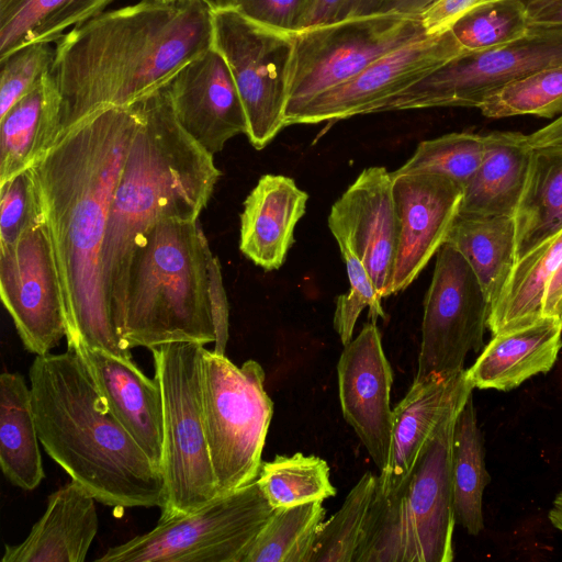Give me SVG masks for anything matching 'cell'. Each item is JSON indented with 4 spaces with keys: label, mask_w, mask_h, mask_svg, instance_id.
Returning <instances> with one entry per match:
<instances>
[{
    "label": "cell",
    "mask_w": 562,
    "mask_h": 562,
    "mask_svg": "<svg viewBox=\"0 0 562 562\" xmlns=\"http://www.w3.org/2000/svg\"><path fill=\"white\" fill-rule=\"evenodd\" d=\"M44 218L31 168L0 184V246L14 244Z\"/></svg>",
    "instance_id": "cell-41"
},
{
    "label": "cell",
    "mask_w": 562,
    "mask_h": 562,
    "mask_svg": "<svg viewBox=\"0 0 562 562\" xmlns=\"http://www.w3.org/2000/svg\"><path fill=\"white\" fill-rule=\"evenodd\" d=\"M529 29L527 4L521 0H501L469 13L450 31L465 57L514 43Z\"/></svg>",
    "instance_id": "cell-36"
},
{
    "label": "cell",
    "mask_w": 562,
    "mask_h": 562,
    "mask_svg": "<svg viewBox=\"0 0 562 562\" xmlns=\"http://www.w3.org/2000/svg\"><path fill=\"white\" fill-rule=\"evenodd\" d=\"M514 221L516 260L562 228V144L533 148Z\"/></svg>",
    "instance_id": "cell-30"
},
{
    "label": "cell",
    "mask_w": 562,
    "mask_h": 562,
    "mask_svg": "<svg viewBox=\"0 0 562 562\" xmlns=\"http://www.w3.org/2000/svg\"><path fill=\"white\" fill-rule=\"evenodd\" d=\"M435 0H394L389 8L404 12L419 14L427 5Z\"/></svg>",
    "instance_id": "cell-49"
},
{
    "label": "cell",
    "mask_w": 562,
    "mask_h": 562,
    "mask_svg": "<svg viewBox=\"0 0 562 562\" xmlns=\"http://www.w3.org/2000/svg\"><path fill=\"white\" fill-rule=\"evenodd\" d=\"M485 148V135L449 133L418 144L413 156L392 176L437 173L464 188L477 170Z\"/></svg>",
    "instance_id": "cell-38"
},
{
    "label": "cell",
    "mask_w": 562,
    "mask_h": 562,
    "mask_svg": "<svg viewBox=\"0 0 562 562\" xmlns=\"http://www.w3.org/2000/svg\"><path fill=\"white\" fill-rule=\"evenodd\" d=\"M207 273L209 297L216 334L212 351L217 355H225L229 336V307L224 289L221 263L218 258L214 256L212 251H210L207 258Z\"/></svg>",
    "instance_id": "cell-44"
},
{
    "label": "cell",
    "mask_w": 562,
    "mask_h": 562,
    "mask_svg": "<svg viewBox=\"0 0 562 562\" xmlns=\"http://www.w3.org/2000/svg\"><path fill=\"white\" fill-rule=\"evenodd\" d=\"M114 0H0V58L34 44L59 41L65 31L103 12Z\"/></svg>",
    "instance_id": "cell-31"
},
{
    "label": "cell",
    "mask_w": 562,
    "mask_h": 562,
    "mask_svg": "<svg viewBox=\"0 0 562 562\" xmlns=\"http://www.w3.org/2000/svg\"><path fill=\"white\" fill-rule=\"evenodd\" d=\"M204 345L173 341L150 349L164 408L160 519L196 510L218 496L202 407Z\"/></svg>",
    "instance_id": "cell-7"
},
{
    "label": "cell",
    "mask_w": 562,
    "mask_h": 562,
    "mask_svg": "<svg viewBox=\"0 0 562 562\" xmlns=\"http://www.w3.org/2000/svg\"><path fill=\"white\" fill-rule=\"evenodd\" d=\"M349 279V290L336 300L334 328L342 345L352 340L357 319L364 307L369 308V318L376 321L385 318L382 307V296L361 260L346 246L338 245Z\"/></svg>",
    "instance_id": "cell-39"
},
{
    "label": "cell",
    "mask_w": 562,
    "mask_h": 562,
    "mask_svg": "<svg viewBox=\"0 0 562 562\" xmlns=\"http://www.w3.org/2000/svg\"><path fill=\"white\" fill-rule=\"evenodd\" d=\"M488 300L463 255L446 241L436 254L424 300L422 342L414 379L464 370L470 351H481Z\"/></svg>",
    "instance_id": "cell-13"
},
{
    "label": "cell",
    "mask_w": 562,
    "mask_h": 562,
    "mask_svg": "<svg viewBox=\"0 0 562 562\" xmlns=\"http://www.w3.org/2000/svg\"><path fill=\"white\" fill-rule=\"evenodd\" d=\"M266 374L255 360L237 367L204 348L201 364L205 436L218 496L255 481L273 414Z\"/></svg>",
    "instance_id": "cell-8"
},
{
    "label": "cell",
    "mask_w": 562,
    "mask_h": 562,
    "mask_svg": "<svg viewBox=\"0 0 562 562\" xmlns=\"http://www.w3.org/2000/svg\"><path fill=\"white\" fill-rule=\"evenodd\" d=\"M562 65V25H530L520 40L458 58L398 93L379 112L480 108L493 91L539 70Z\"/></svg>",
    "instance_id": "cell-12"
},
{
    "label": "cell",
    "mask_w": 562,
    "mask_h": 562,
    "mask_svg": "<svg viewBox=\"0 0 562 562\" xmlns=\"http://www.w3.org/2000/svg\"><path fill=\"white\" fill-rule=\"evenodd\" d=\"M212 46L239 93L246 136L260 150L285 127L293 33L257 22L235 8L212 10Z\"/></svg>",
    "instance_id": "cell-11"
},
{
    "label": "cell",
    "mask_w": 562,
    "mask_h": 562,
    "mask_svg": "<svg viewBox=\"0 0 562 562\" xmlns=\"http://www.w3.org/2000/svg\"><path fill=\"white\" fill-rule=\"evenodd\" d=\"M77 347L85 356L112 414L147 457L161 468L164 408L158 380L145 375L134 361L127 362L100 350Z\"/></svg>",
    "instance_id": "cell-21"
},
{
    "label": "cell",
    "mask_w": 562,
    "mask_h": 562,
    "mask_svg": "<svg viewBox=\"0 0 562 562\" xmlns=\"http://www.w3.org/2000/svg\"><path fill=\"white\" fill-rule=\"evenodd\" d=\"M210 251L198 221L162 217L135 237L110 301L114 327L128 349L215 342Z\"/></svg>",
    "instance_id": "cell-5"
},
{
    "label": "cell",
    "mask_w": 562,
    "mask_h": 562,
    "mask_svg": "<svg viewBox=\"0 0 562 562\" xmlns=\"http://www.w3.org/2000/svg\"><path fill=\"white\" fill-rule=\"evenodd\" d=\"M212 34L202 0H142L71 29L57 41L50 70L60 94L55 142L94 112L167 86L212 47Z\"/></svg>",
    "instance_id": "cell-2"
},
{
    "label": "cell",
    "mask_w": 562,
    "mask_h": 562,
    "mask_svg": "<svg viewBox=\"0 0 562 562\" xmlns=\"http://www.w3.org/2000/svg\"><path fill=\"white\" fill-rule=\"evenodd\" d=\"M562 348V321L538 322L493 335L474 363L465 370L473 387L510 391L554 366Z\"/></svg>",
    "instance_id": "cell-24"
},
{
    "label": "cell",
    "mask_w": 562,
    "mask_h": 562,
    "mask_svg": "<svg viewBox=\"0 0 562 562\" xmlns=\"http://www.w3.org/2000/svg\"><path fill=\"white\" fill-rule=\"evenodd\" d=\"M542 317L562 321V261L547 282L542 301Z\"/></svg>",
    "instance_id": "cell-46"
},
{
    "label": "cell",
    "mask_w": 562,
    "mask_h": 562,
    "mask_svg": "<svg viewBox=\"0 0 562 562\" xmlns=\"http://www.w3.org/2000/svg\"><path fill=\"white\" fill-rule=\"evenodd\" d=\"M446 241L470 263L491 308L516 262L514 217L458 214Z\"/></svg>",
    "instance_id": "cell-28"
},
{
    "label": "cell",
    "mask_w": 562,
    "mask_h": 562,
    "mask_svg": "<svg viewBox=\"0 0 562 562\" xmlns=\"http://www.w3.org/2000/svg\"><path fill=\"white\" fill-rule=\"evenodd\" d=\"M461 57L451 31L425 35L380 57L350 80L317 94L289 115L285 126L378 113L389 100Z\"/></svg>",
    "instance_id": "cell-15"
},
{
    "label": "cell",
    "mask_w": 562,
    "mask_h": 562,
    "mask_svg": "<svg viewBox=\"0 0 562 562\" xmlns=\"http://www.w3.org/2000/svg\"><path fill=\"white\" fill-rule=\"evenodd\" d=\"M501 0H435L420 13L426 35H439L450 31L469 13Z\"/></svg>",
    "instance_id": "cell-43"
},
{
    "label": "cell",
    "mask_w": 562,
    "mask_h": 562,
    "mask_svg": "<svg viewBox=\"0 0 562 562\" xmlns=\"http://www.w3.org/2000/svg\"><path fill=\"white\" fill-rule=\"evenodd\" d=\"M419 14L394 8L351 11L293 33L285 119L380 57L425 36Z\"/></svg>",
    "instance_id": "cell-9"
},
{
    "label": "cell",
    "mask_w": 562,
    "mask_h": 562,
    "mask_svg": "<svg viewBox=\"0 0 562 562\" xmlns=\"http://www.w3.org/2000/svg\"><path fill=\"white\" fill-rule=\"evenodd\" d=\"M548 517L553 527L562 532V491L554 497Z\"/></svg>",
    "instance_id": "cell-50"
},
{
    "label": "cell",
    "mask_w": 562,
    "mask_h": 562,
    "mask_svg": "<svg viewBox=\"0 0 562 562\" xmlns=\"http://www.w3.org/2000/svg\"><path fill=\"white\" fill-rule=\"evenodd\" d=\"M182 128L205 150L220 153L247 132L245 110L228 67L212 46L184 65L168 83Z\"/></svg>",
    "instance_id": "cell-19"
},
{
    "label": "cell",
    "mask_w": 562,
    "mask_h": 562,
    "mask_svg": "<svg viewBox=\"0 0 562 562\" xmlns=\"http://www.w3.org/2000/svg\"><path fill=\"white\" fill-rule=\"evenodd\" d=\"M521 1L525 2L526 4H529V3L538 1V0H521Z\"/></svg>",
    "instance_id": "cell-53"
},
{
    "label": "cell",
    "mask_w": 562,
    "mask_h": 562,
    "mask_svg": "<svg viewBox=\"0 0 562 562\" xmlns=\"http://www.w3.org/2000/svg\"><path fill=\"white\" fill-rule=\"evenodd\" d=\"M308 4L310 0H239L236 9L257 22L294 33Z\"/></svg>",
    "instance_id": "cell-42"
},
{
    "label": "cell",
    "mask_w": 562,
    "mask_h": 562,
    "mask_svg": "<svg viewBox=\"0 0 562 562\" xmlns=\"http://www.w3.org/2000/svg\"><path fill=\"white\" fill-rule=\"evenodd\" d=\"M221 175L213 155L177 121L168 85L145 95L109 213L102 256L109 308L135 237L162 217L198 221Z\"/></svg>",
    "instance_id": "cell-4"
},
{
    "label": "cell",
    "mask_w": 562,
    "mask_h": 562,
    "mask_svg": "<svg viewBox=\"0 0 562 562\" xmlns=\"http://www.w3.org/2000/svg\"><path fill=\"white\" fill-rule=\"evenodd\" d=\"M273 509L257 481L203 507L159 519L150 531L109 548L99 562H243Z\"/></svg>",
    "instance_id": "cell-10"
},
{
    "label": "cell",
    "mask_w": 562,
    "mask_h": 562,
    "mask_svg": "<svg viewBox=\"0 0 562 562\" xmlns=\"http://www.w3.org/2000/svg\"><path fill=\"white\" fill-rule=\"evenodd\" d=\"M144 97L109 106L75 125L31 167L63 286L67 342L133 362L109 308L103 247L111 201Z\"/></svg>",
    "instance_id": "cell-1"
},
{
    "label": "cell",
    "mask_w": 562,
    "mask_h": 562,
    "mask_svg": "<svg viewBox=\"0 0 562 562\" xmlns=\"http://www.w3.org/2000/svg\"><path fill=\"white\" fill-rule=\"evenodd\" d=\"M60 94L49 71L0 117V184L31 168L57 136Z\"/></svg>",
    "instance_id": "cell-26"
},
{
    "label": "cell",
    "mask_w": 562,
    "mask_h": 562,
    "mask_svg": "<svg viewBox=\"0 0 562 562\" xmlns=\"http://www.w3.org/2000/svg\"><path fill=\"white\" fill-rule=\"evenodd\" d=\"M488 481L484 442L471 393L457 415L452 439L456 522L471 536L484 529L483 493Z\"/></svg>",
    "instance_id": "cell-32"
},
{
    "label": "cell",
    "mask_w": 562,
    "mask_h": 562,
    "mask_svg": "<svg viewBox=\"0 0 562 562\" xmlns=\"http://www.w3.org/2000/svg\"><path fill=\"white\" fill-rule=\"evenodd\" d=\"M54 59L49 43H34L0 58V117L42 81Z\"/></svg>",
    "instance_id": "cell-40"
},
{
    "label": "cell",
    "mask_w": 562,
    "mask_h": 562,
    "mask_svg": "<svg viewBox=\"0 0 562 562\" xmlns=\"http://www.w3.org/2000/svg\"><path fill=\"white\" fill-rule=\"evenodd\" d=\"M337 374L342 416L381 473L387 467L392 441L393 373L374 321L345 345Z\"/></svg>",
    "instance_id": "cell-17"
},
{
    "label": "cell",
    "mask_w": 562,
    "mask_h": 562,
    "mask_svg": "<svg viewBox=\"0 0 562 562\" xmlns=\"http://www.w3.org/2000/svg\"><path fill=\"white\" fill-rule=\"evenodd\" d=\"M204 1L211 10H223V9H233L237 8L239 0H202Z\"/></svg>",
    "instance_id": "cell-51"
},
{
    "label": "cell",
    "mask_w": 562,
    "mask_h": 562,
    "mask_svg": "<svg viewBox=\"0 0 562 562\" xmlns=\"http://www.w3.org/2000/svg\"><path fill=\"white\" fill-rule=\"evenodd\" d=\"M528 138L533 148L562 144V115L528 135Z\"/></svg>",
    "instance_id": "cell-48"
},
{
    "label": "cell",
    "mask_w": 562,
    "mask_h": 562,
    "mask_svg": "<svg viewBox=\"0 0 562 562\" xmlns=\"http://www.w3.org/2000/svg\"><path fill=\"white\" fill-rule=\"evenodd\" d=\"M473 389L465 369L414 379L393 408L390 459L378 476L376 494L387 496L398 490L439 423L454 406L464 403Z\"/></svg>",
    "instance_id": "cell-20"
},
{
    "label": "cell",
    "mask_w": 562,
    "mask_h": 562,
    "mask_svg": "<svg viewBox=\"0 0 562 562\" xmlns=\"http://www.w3.org/2000/svg\"><path fill=\"white\" fill-rule=\"evenodd\" d=\"M464 403L442 418L398 490L375 493L355 562L453 560L452 439Z\"/></svg>",
    "instance_id": "cell-6"
},
{
    "label": "cell",
    "mask_w": 562,
    "mask_h": 562,
    "mask_svg": "<svg viewBox=\"0 0 562 562\" xmlns=\"http://www.w3.org/2000/svg\"><path fill=\"white\" fill-rule=\"evenodd\" d=\"M378 1H379V2H380V4L382 5V8H381V9H386V8H389V7L392 4V2H393L394 0H378Z\"/></svg>",
    "instance_id": "cell-52"
},
{
    "label": "cell",
    "mask_w": 562,
    "mask_h": 562,
    "mask_svg": "<svg viewBox=\"0 0 562 562\" xmlns=\"http://www.w3.org/2000/svg\"><path fill=\"white\" fill-rule=\"evenodd\" d=\"M325 515L321 501L277 509L243 562H310Z\"/></svg>",
    "instance_id": "cell-33"
},
{
    "label": "cell",
    "mask_w": 562,
    "mask_h": 562,
    "mask_svg": "<svg viewBox=\"0 0 562 562\" xmlns=\"http://www.w3.org/2000/svg\"><path fill=\"white\" fill-rule=\"evenodd\" d=\"M328 227L337 244L361 260L379 294L386 297L400 235L391 172L380 166L362 170L333 204Z\"/></svg>",
    "instance_id": "cell-16"
},
{
    "label": "cell",
    "mask_w": 562,
    "mask_h": 562,
    "mask_svg": "<svg viewBox=\"0 0 562 562\" xmlns=\"http://www.w3.org/2000/svg\"><path fill=\"white\" fill-rule=\"evenodd\" d=\"M562 261V228L516 260L491 306L487 328L493 335L531 325L542 318L548 280Z\"/></svg>",
    "instance_id": "cell-29"
},
{
    "label": "cell",
    "mask_w": 562,
    "mask_h": 562,
    "mask_svg": "<svg viewBox=\"0 0 562 562\" xmlns=\"http://www.w3.org/2000/svg\"><path fill=\"white\" fill-rule=\"evenodd\" d=\"M29 378L40 442L71 480L103 505L162 508L161 468L112 414L75 344L35 356Z\"/></svg>",
    "instance_id": "cell-3"
},
{
    "label": "cell",
    "mask_w": 562,
    "mask_h": 562,
    "mask_svg": "<svg viewBox=\"0 0 562 562\" xmlns=\"http://www.w3.org/2000/svg\"><path fill=\"white\" fill-rule=\"evenodd\" d=\"M479 110L490 119L562 115V65L539 70L493 91Z\"/></svg>",
    "instance_id": "cell-37"
},
{
    "label": "cell",
    "mask_w": 562,
    "mask_h": 562,
    "mask_svg": "<svg viewBox=\"0 0 562 562\" xmlns=\"http://www.w3.org/2000/svg\"><path fill=\"white\" fill-rule=\"evenodd\" d=\"M256 481L276 510L323 502L336 495L327 462L300 452L277 456L272 461L262 462Z\"/></svg>",
    "instance_id": "cell-34"
},
{
    "label": "cell",
    "mask_w": 562,
    "mask_h": 562,
    "mask_svg": "<svg viewBox=\"0 0 562 562\" xmlns=\"http://www.w3.org/2000/svg\"><path fill=\"white\" fill-rule=\"evenodd\" d=\"M376 484L378 476L371 472L360 477L340 509L323 522L310 562H355Z\"/></svg>",
    "instance_id": "cell-35"
},
{
    "label": "cell",
    "mask_w": 562,
    "mask_h": 562,
    "mask_svg": "<svg viewBox=\"0 0 562 562\" xmlns=\"http://www.w3.org/2000/svg\"><path fill=\"white\" fill-rule=\"evenodd\" d=\"M308 194L292 178L263 175L244 202L239 249L265 271L279 269L294 243Z\"/></svg>",
    "instance_id": "cell-23"
},
{
    "label": "cell",
    "mask_w": 562,
    "mask_h": 562,
    "mask_svg": "<svg viewBox=\"0 0 562 562\" xmlns=\"http://www.w3.org/2000/svg\"><path fill=\"white\" fill-rule=\"evenodd\" d=\"M530 25H562V0L527 5Z\"/></svg>",
    "instance_id": "cell-47"
},
{
    "label": "cell",
    "mask_w": 562,
    "mask_h": 562,
    "mask_svg": "<svg viewBox=\"0 0 562 562\" xmlns=\"http://www.w3.org/2000/svg\"><path fill=\"white\" fill-rule=\"evenodd\" d=\"M353 0H310L297 31L339 19L349 13Z\"/></svg>",
    "instance_id": "cell-45"
},
{
    "label": "cell",
    "mask_w": 562,
    "mask_h": 562,
    "mask_svg": "<svg viewBox=\"0 0 562 562\" xmlns=\"http://www.w3.org/2000/svg\"><path fill=\"white\" fill-rule=\"evenodd\" d=\"M95 501L74 480L63 485L26 538L4 547L1 562H83L98 532Z\"/></svg>",
    "instance_id": "cell-22"
},
{
    "label": "cell",
    "mask_w": 562,
    "mask_h": 562,
    "mask_svg": "<svg viewBox=\"0 0 562 562\" xmlns=\"http://www.w3.org/2000/svg\"><path fill=\"white\" fill-rule=\"evenodd\" d=\"M532 153L528 135L509 131L486 134L482 161L463 188L459 214L514 217Z\"/></svg>",
    "instance_id": "cell-25"
},
{
    "label": "cell",
    "mask_w": 562,
    "mask_h": 562,
    "mask_svg": "<svg viewBox=\"0 0 562 562\" xmlns=\"http://www.w3.org/2000/svg\"><path fill=\"white\" fill-rule=\"evenodd\" d=\"M392 180L400 235L386 296L411 285L446 243L463 198V188L442 175L406 173Z\"/></svg>",
    "instance_id": "cell-18"
},
{
    "label": "cell",
    "mask_w": 562,
    "mask_h": 562,
    "mask_svg": "<svg viewBox=\"0 0 562 562\" xmlns=\"http://www.w3.org/2000/svg\"><path fill=\"white\" fill-rule=\"evenodd\" d=\"M32 391L22 374L0 375V467L14 486L32 491L45 477Z\"/></svg>",
    "instance_id": "cell-27"
},
{
    "label": "cell",
    "mask_w": 562,
    "mask_h": 562,
    "mask_svg": "<svg viewBox=\"0 0 562 562\" xmlns=\"http://www.w3.org/2000/svg\"><path fill=\"white\" fill-rule=\"evenodd\" d=\"M0 295L23 347L48 353L67 336V314L46 218L0 246Z\"/></svg>",
    "instance_id": "cell-14"
}]
</instances>
